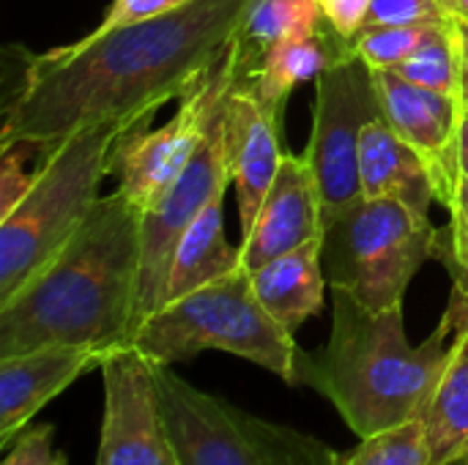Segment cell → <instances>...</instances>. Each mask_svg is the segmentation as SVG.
Instances as JSON below:
<instances>
[{"instance_id":"1","label":"cell","mask_w":468,"mask_h":465,"mask_svg":"<svg viewBox=\"0 0 468 465\" xmlns=\"http://www.w3.org/2000/svg\"><path fill=\"white\" fill-rule=\"evenodd\" d=\"M252 3L192 0L30 55L19 90L5 104L0 148L52 145L104 121L148 123L228 52Z\"/></svg>"},{"instance_id":"2","label":"cell","mask_w":468,"mask_h":465,"mask_svg":"<svg viewBox=\"0 0 468 465\" xmlns=\"http://www.w3.org/2000/svg\"><path fill=\"white\" fill-rule=\"evenodd\" d=\"M143 208L99 197L66 247L0 304V359L47 345L129 348L140 329Z\"/></svg>"},{"instance_id":"3","label":"cell","mask_w":468,"mask_h":465,"mask_svg":"<svg viewBox=\"0 0 468 465\" xmlns=\"http://www.w3.org/2000/svg\"><path fill=\"white\" fill-rule=\"evenodd\" d=\"M452 348V321L444 312L431 337L411 345L403 307L367 310L332 291V332L318 351H302L296 386L326 397L359 436L425 419Z\"/></svg>"},{"instance_id":"4","label":"cell","mask_w":468,"mask_h":465,"mask_svg":"<svg viewBox=\"0 0 468 465\" xmlns=\"http://www.w3.org/2000/svg\"><path fill=\"white\" fill-rule=\"evenodd\" d=\"M140 123L104 121L69 134L60 143L38 145L41 164L30 189L0 217V304L27 285L80 230L93 211L99 186L112 173L118 137Z\"/></svg>"},{"instance_id":"5","label":"cell","mask_w":468,"mask_h":465,"mask_svg":"<svg viewBox=\"0 0 468 465\" xmlns=\"http://www.w3.org/2000/svg\"><path fill=\"white\" fill-rule=\"evenodd\" d=\"M129 348L154 365H178L203 351H225L274 373L288 386H296L302 354L293 334L258 301L247 269L167 301L140 323Z\"/></svg>"},{"instance_id":"6","label":"cell","mask_w":468,"mask_h":465,"mask_svg":"<svg viewBox=\"0 0 468 465\" xmlns=\"http://www.w3.org/2000/svg\"><path fill=\"white\" fill-rule=\"evenodd\" d=\"M436 249L439 230L431 217L389 197H359L324 222L321 260L329 288L376 312L403 307L411 280Z\"/></svg>"},{"instance_id":"7","label":"cell","mask_w":468,"mask_h":465,"mask_svg":"<svg viewBox=\"0 0 468 465\" xmlns=\"http://www.w3.org/2000/svg\"><path fill=\"white\" fill-rule=\"evenodd\" d=\"M159 411L181 465H346V455L291 425L261 419L154 365Z\"/></svg>"},{"instance_id":"8","label":"cell","mask_w":468,"mask_h":465,"mask_svg":"<svg viewBox=\"0 0 468 465\" xmlns=\"http://www.w3.org/2000/svg\"><path fill=\"white\" fill-rule=\"evenodd\" d=\"M239 71L241 49L233 38L228 52L178 99V110L165 126L145 129V123H140L123 132L112 148L118 192L134 200L143 211L151 208L197 151L217 104L233 88Z\"/></svg>"},{"instance_id":"9","label":"cell","mask_w":468,"mask_h":465,"mask_svg":"<svg viewBox=\"0 0 468 465\" xmlns=\"http://www.w3.org/2000/svg\"><path fill=\"white\" fill-rule=\"evenodd\" d=\"M381 118L373 69L354 52L326 66L315 79V121L307 162L324 203V222L362 197L359 145L367 123Z\"/></svg>"},{"instance_id":"10","label":"cell","mask_w":468,"mask_h":465,"mask_svg":"<svg viewBox=\"0 0 468 465\" xmlns=\"http://www.w3.org/2000/svg\"><path fill=\"white\" fill-rule=\"evenodd\" d=\"M228 99V93H225ZM225 99L217 104L208 129L170 189L143 211V269H140V323L165 307L176 247L184 230L219 197L230 178Z\"/></svg>"},{"instance_id":"11","label":"cell","mask_w":468,"mask_h":465,"mask_svg":"<svg viewBox=\"0 0 468 465\" xmlns=\"http://www.w3.org/2000/svg\"><path fill=\"white\" fill-rule=\"evenodd\" d=\"M104 417L96 465H181L167 436L151 362L118 348L101 362Z\"/></svg>"},{"instance_id":"12","label":"cell","mask_w":468,"mask_h":465,"mask_svg":"<svg viewBox=\"0 0 468 465\" xmlns=\"http://www.w3.org/2000/svg\"><path fill=\"white\" fill-rule=\"evenodd\" d=\"M381 118L422 159L436 189V200L450 208L461 184V121L458 96L422 88L392 69L373 71Z\"/></svg>"},{"instance_id":"13","label":"cell","mask_w":468,"mask_h":465,"mask_svg":"<svg viewBox=\"0 0 468 465\" xmlns=\"http://www.w3.org/2000/svg\"><path fill=\"white\" fill-rule=\"evenodd\" d=\"M324 238V203L307 156L285 151L277 178L263 197L252 227L241 236V266L247 271Z\"/></svg>"},{"instance_id":"14","label":"cell","mask_w":468,"mask_h":465,"mask_svg":"<svg viewBox=\"0 0 468 465\" xmlns=\"http://www.w3.org/2000/svg\"><path fill=\"white\" fill-rule=\"evenodd\" d=\"M280 118L266 112L250 82L236 77L225 99V129H228V164L239 197L241 236L252 227L255 214L269 195L280 162L285 156L280 145Z\"/></svg>"},{"instance_id":"15","label":"cell","mask_w":468,"mask_h":465,"mask_svg":"<svg viewBox=\"0 0 468 465\" xmlns=\"http://www.w3.org/2000/svg\"><path fill=\"white\" fill-rule=\"evenodd\" d=\"M104 351L88 345H47L0 359V444L8 447L27 422L80 375L101 370Z\"/></svg>"},{"instance_id":"16","label":"cell","mask_w":468,"mask_h":465,"mask_svg":"<svg viewBox=\"0 0 468 465\" xmlns=\"http://www.w3.org/2000/svg\"><path fill=\"white\" fill-rule=\"evenodd\" d=\"M354 52V38L340 36L329 22L315 30H296L274 41L255 69L241 71V77L255 90L258 101L282 121V107L291 90L307 79H318V74L335 60Z\"/></svg>"},{"instance_id":"17","label":"cell","mask_w":468,"mask_h":465,"mask_svg":"<svg viewBox=\"0 0 468 465\" xmlns=\"http://www.w3.org/2000/svg\"><path fill=\"white\" fill-rule=\"evenodd\" d=\"M447 315L452 321V348L436 395L425 411L433 465L458 463L468 452V296L452 291Z\"/></svg>"},{"instance_id":"18","label":"cell","mask_w":468,"mask_h":465,"mask_svg":"<svg viewBox=\"0 0 468 465\" xmlns=\"http://www.w3.org/2000/svg\"><path fill=\"white\" fill-rule=\"evenodd\" d=\"M247 274L263 310L291 334H296L324 310V293L329 282L321 260V238Z\"/></svg>"},{"instance_id":"19","label":"cell","mask_w":468,"mask_h":465,"mask_svg":"<svg viewBox=\"0 0 468 465\" xmlns=\"http://www.w3.org/2000/svg\"><path fill=\"white\" fill-rule=\"evenodd\" d=\"M359 178L362 197H389L409 208L428 214L436 200L433 181L422 159L395 134V129L376 118L367 123L359 145Z\"/></svg>"},{"instance_id":"20","label":"cell","mask_w":468,"mask_h":465,"mask_svg":"<svg viewBox=\"0 0 468 465\" xmlns=\"http://www.w3.org/2000/svg\"><path fill=\"white\" fill-rule=\"evenodd\" d=\"M222 200H214L181 236L173 266H170V280H167V301H176L208 282H217L241 266V247L228 244L225 238V208Z\"/></svg>"},{"instance_id":"21","label":"cell","mask_w":468,"mask_h":465,"mask_svg":"<svg viewBox=\"0 0 468 465\" xmlns=\"http://www.w3.org/2000/svg\"><path fill=\"white\" fill-rule=\"evenodd\" d=\"M326 22L321 0H255L236 36L241 49V71L258 66L263 52L288 33L315 30Z\"/></svg>"},{"instance_id":"22","label":"cell","mask_w":468,"mask_h":465,"mask_svg":"<svg viewBox=\"0 0 468 465\" xmlns=\"http://www.w3.org/2000/svg\"><path fill=\"white\" fill-rule=\"evenodd\" d=\"M461 69H463V47H461L458 22L447 19V22H439L431 30V36L422 41V47L392 71H398L400 77H406L422 88L458 96L461 93Z\"/></svg>"},{"instance_id":"23","label":"cell","mask_w":468,"mask_h":465,"mask_svg":"<svg viewBox=\"0 0 468 465\" xmlns=\"http://www.w3.org/2000/svg\"><path fill=\"white\" fill-rule=\"evenodd\" d=\"M346 465H433L425 419L362 439L359 447L346 455Z\"/></svg>"},{"instance_id":"24","label":"cell","mask_w":468,"mask_h":465,"mask_svg":"<svg viewBox=\"0 0 468 465\" xmlns=\"http://www.w3.org/2000/svg\"><path fill=\"white\" fill-rule=\"evenodd\" d=\"M439 22H425V25H373V27H362L354 36V49H356V55L373 71L398 69L403 60H409L422 47V41L431 36V30Z\"/></svg>"},{"instance_id":"25","label":"cell","mask_w":468,"mask_h":465,"mask_svg":"<svg viewBox=\"0 0 468 465\" xmlns=\"http://www.w3.org/2000/svg\"><path fill=\"white\" fill-rule=\"evenodd\" d=\"M450 19L441 0H373L365 27L373 25H425Z\"/></svg>"},{"instance_id":"26","label":"cell","mask_w":468,"mask_h":465,"mask_svg":"<svg viewBox=\"0 0 468 465\" xmlns=\"http://www.w3.org/2000/svg\"><path fill=\"white\" fill-rule=\"evenodd\" d=\"M3 465H69V460L55 447V428L36 425V428H25L14 439V447L5 452Z\"/></svg>"},{"instance_id":"27","label":"cell","mask_w":468,"mask_h":465,"mask_svg":"<svg viewBox=\"0 0 468 465\" xmlns=\"http://www.w3.org/2000/svg\"><path fill=\"white\" fill-rule=\"evenodd\" d=\"M450 227L439 233L436 258H468V178H461L450 203Z\"/></svg>"},{"instance_id":"28","label":"cell","mask_w":468,"mask_h":465,"mask_svg":"<svg viewBox=\"0 0 468 465\" xmlns=\"http://www.w3.org/2000/svg\"><path fill=\"white\" fill-rule=\"evenodd\" d=\"M192 0H112L110 11L99 22V30L118 27V25H129V22L148 19V16H159V14H170V11L184 8Z\"/></svg>"},{"instance_id":"29","label":"cell","mask_w":468,"mask_h":465,"mask_svg":"<svg viewBox=\"0 0 468 465\" xmlns=\"http://www.w3.org/2000/svg\"><path fill=\"white\" fill-rule=\"evenodd\" d=\"M3 153V167H0V217H5L16 203L19 197L30 189V181H33V173H22V159L14 153V145L8 148H0Z\"/></svg>"},{"instance_id":"30","label":"cell","mask_w":468,"mask_h":465,"mask_svg":"<svg viewBox=\"0 0 468 465\" xmlns=\"http://www.w3.org/2000/svg\"><path fill=\"white\" fill-rule=\"evenodd\" d=\"M370 3L373 0H321L324 16L326 22L346 38H354L370 14Z\"/></svg>"},{"instance_id":"31","label":"cell","mask_w":468,"mask_h":465,"mask_svg":"<svg viewBox=\"0 0 468 465\" xmlns=\"http://www.w3.org/2000/svg\"><path fill=\"white\" fill-rule=\"evenodd\" d=\"M444 266L452 277V291L468 296V258H447Z\"/></svg>"},{"instance_id":"32","label":"cell","mask_w":468,"mask_h":465,"mask_svg":"<svg viewBox=\"0 0 468 465\" xmlns=\"http://www.w3.org/2000/svg\"><path fill=\"white\" fill-rule=\"evenodd\" d=\"M461 178H468V115L463 112V121H461Z\"/></svg>"},{"instance_id":"33","label":"cell","mask_w":468,"mask_h":465,"mask_svg":"<svg viewBox=\"0 0 468 465\" xmlns=\"http://www.w3.org/2000/svg\"><path fill=\"white\" fill-rule=\"evenodd\" d=\"M441 3H444V11L450 19L468 22V0H441Z\"/></svg>"},{"instance_id":"34","label":"cell","mask_w":468,"mask_h":465,"mask_svg":"<svg viewBox=\"0 0 468 465\" xmlns=\"http://www.w3.org/2000/svg\"><path fill=\"white\" fill-rule=\"evenodd\" d=\"M458 99H461V107H463V112L468 115V60H466V55H463V69H461V93H458Z\"/></svg>"},{"instance_id":"35","label":"cell","mask_w":468,"mask_h":465,"mask_svg":"<svg viewBox=\"0 0 468 465\" xmlns=\"http://www.w3.org/2000/svg\"><path fill=\"white\" fill-rule=\"evenodd\" d=\"M458 22V33H461V47H463V55H466L468 60V22H461V19H455Z\"/></svg>"},{"instance_id":"36","label":"cell","mask_w":468,"mask_h":465,"mask_svg":"<svg viewBox=\"0 0 468 465\" xmlns=\"http://www.w3.org/2000/svg\"><path fill=\"white\" fill-rule=\"evenodd\" d=\"M458 465H468V452L461 458V460H458Z\"/></svg>"},{"instance_id":"37","label":"cell","mask_w":468,"mask_h":465,"mask_svg":"<svg viewBox=\"0 0 468 465\" xmlns=\"http://www.w3.org/2000/svg\"><path fill=\"white\" fill-rule=\"evenodd\" d=\"M452 465H458V463H452Z\"/></svg>"}]
</instances>
